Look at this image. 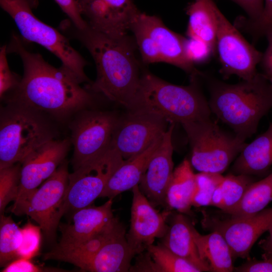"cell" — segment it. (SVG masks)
<instances>
[{
  "label": "cell",
  "mask_w": 272,
  "mask_h": 272,
  "mask_svg": "<svg viewBox=\"0 0 272 272\" xmlns=\"http://www.w3.org/2000/svg\"><path fill=\"white\" fill-rule=\"evenodd\" d=\"M20 35L13 33L7 53L20 57L24 73L18 86L8 94L15 102L58 118L66 117L90 106L97 95L63 65L57 68L39 53L28 50Z\"/></svg>",
  "instance_id": "6da1fadb"
},
{
  "label": "cell",
  "mask_w": 272,
  "mask_h": 272,
  "mask_svg": "<svg viewBox=\"0 0 272 272\" xmlns=\"http://www.w3.org/2000/svg\"><path fill=\"white\" fill-rule=\"evenodd\" d=\"M59 31L69 39L86 47L95 62L97 77L86 87L94 93L124 107L131 106L138 92L144 72L135 54L133 37H113L87 25L80 28L70 19L62 21Z\"/></svg>",
  "instance_id": "7a4b0ae2"
},
{
  "label": "cell",
  "mask_w": 272,
  "mask_h": 272,
  "mask_svg": "<svg viewBox=\"0 0 272 272\" xmlns=\"http://www.w3.org/2000/svg\"><path fill=\"white\" fill-rule=\"evenodd\" d=\"M211 112L245 139L257 130L259 121L272 107V87L264 75L229 84L218 80L210 83Z\"/></svg>",
  "instance_id": "3957f363"
},
{
  "label": "cell",
  "mask_w": 272,
  "mask_h": 272,
  "mask_svg": "<svg viewBox=\"0 0 272 272\" xmlns=\"http://www.w3.org/2000/svg\"><path fill=\"white\" fill-rule=\"evenodd\" d=\"M197 78H191L188 86H179L144 71L138 92L127 111L157 114L171 124L210 118L209 102L198 88Z\"/></svg>",
  "instance_id": "277c9868"
},
{
  "label": "cell",
  "mask_w": 272,
  "mask_h": 272,
  "mask_svg": "<svg viewBox=\"0 0 272 272\" xmlns=\"http://www.w3.org/2000/svg\"><path fill=\"white\" fill-rule=\"evenodd\" d=\"M54 138L40 112L8 102L1 113L0 169L22 163L34 150Z\"/></svg>",
  "instance_id": "5b68a950"
},
{
  "label": "cell",
  "mask_w": 272,
  "mask_h": 272,
  "mask_svg": "<svg viewBox=\"0 0 272 272\" xmlns=\"http://www.w3.org/2000/svg\"><path fill=\"white\" fill-rule=\"evenodd\" d=\"M0 6L13 19L24 41L37 43L50 51L81 83L92 82L85 73L87 61L72 47L69 39L34 14L36 0H0Z\"/></svg>",
  "instance_id": "8992f818"
},
{
  "label": "cell",
  "mask_w": 272,
  "mask_h": 272,
  "mask_svg": "<svg viewBox=\"0 0 272 272\" xmlns=\"http://www.w3.org/2000/svg\"><path fill=\"white\" fill-rule=\"evenodd\" d=\"M129 31L133 34L143 63L166 62L182 69L190 77L199 75L187 56V38L169 29L158 17L140 12Z\"/></svg>",
  "instance_id": "52a82bcc"
},
{
  "label": "cell",
  "mask_w": 272,
  "mask_h": 272,
  "mask_svg": "<svg viewBox=\"0 0 272 272\" xmlns=\"http://www.w3.org/2000/svg\"><path fill=\"white\" fill-rule=\"evenodd\" d=\"M181 125L191 149V165L199 172L222 174L247 144L246 139L225 132L210 118Z\"/></svg>",
  "instance_id": "ba28073f"
},
{
  "label": "cell",
  "mask_w": 272,
  "mask_h": 272,
  "mask_svg": "<svg viewBox=\"0 0 272 272\" xmlns=\"http://www.w3.org/2000/svg\"><path fill=\"white\" fill-rule=\"evenodd\" d=\"M124 160L112 146L94 158L82 164L69 174L64 198V214L92 205Z\"/></svg>",
  "instance_id": "9c48e42d"
},
{
  "label": "cell",
  "mask_w": 272,
  "mask_h": 272,
  "mask_svg": "<svg viewBox=\"0 0 272 272\" xmlns=\"http://www.w3.org/2000/svg\"><path fill=\"white\" fill-rule=\"evenodd\" d=\"M68 163L65 160L55 172L13 213L27 215L36 222L49 240L54 239L64 214L63 205L69 183Z\"/></svg>",
  "instance_id": "30bf717a"
},
{
  "label": "cell",
  "mask_w": 272,
  "mask_h": 272,
  "mask_svg": "<svg viewBox=\"0 0 272 272\" xmlns=\"http://www.w3.org/2000/svg\"><path fill=\"white\" fill-rule=\"evenodd\" d=\"M119 117L114 113L84 109L70 125L73 169L101 154L111 145Z\"/></svg>",
  "instance_id": "8fae6325"
},
{
  "label": "cell",
  "mask_w": 272,
  "mask_h": 272,
  "mask_svg": "<svg viewBox=\"0 0 272 272\" xmlns=\"http://www.w3.org/2000/svg\"><path fill=\"white\" fill-rule=\"evenodd\" d=\"M217 26L216 46L225 77L235 75L249 80L256 74V67L263 53L249 43L220 10L215 12Z\"/></svg>",
  "instance_id": "7c38bea8"
},
{
  "label": "cell",
  "mask_w": 272,
  "mask_h": 272,
  "mask_svg": "<svg viewBox=\"0 0 272 272\" xmlns=\"http://www.w3.org/2000/svg\"><path fill=\"white\" fill-rule=\"evenodd\" d=\"M202 226L219 232L230 249L233 258L249 257L258 238L272 225V208L255 214L220 219L203 213Z\"/></svg>",
  "instance_id": "4fadbf2b"
},
{
  "label": "cell",
  "mask_w": 272,
  "mask_h": 272,
  "mask_svg": "<svg viewBox=\"0 0 272 272\" xmlns=\"http://www.w3.org/2000/svg\"><path fill=\"white\" fill-rule=\"evenodd\" d=\"M168 122L153 113L127 111L119 118L112 146L124 160L146 150L167 129Z\"/></svg>",
  "instance_id": "5bb4252c"
},
{
  "label": "cell",
  "mask_w": 272,
  "mask_h": 272,
  "mask_svg": "<svg viewBox=\"0 0 272 272\" xmlns=\"http://www.w3.org/2000/svg\"><path fill=\"white\" fill-rule=\"evenodd\" d=\"M71 142L67 139L46 142L31 152L21 164L19 192L12 212L23 204L65 160Z\"/></svg>",
  "instance_id": "9a60e30c"
},
{
  "label": "cell",
  "mask_w": 272,
  "mask_h": 272,
  "mask_svg": "<svg viewBox=\"0 0 272 272\" xmlns=\"http://www.w3.org/2000/svg\"><path fill=\"white\" fill-rule=\"evenodd\" d=\"M81 15L92 29L113 37L128 34L140 11L132 0H77Z\"/></svg>",
  "instance_id": "2e32d148"
},
{
  "label": "cell",
  "mask_w": 272,
  "mask_h": 272,
  "mask_svg": "<svg viewBox=\"0 0 272 272\" xmlns=\"http://www.w3.org/2000/svg\"><path fill=\"white\" fill-rule=\"evenodd\" d=\"M130 229L126 235L127 241L137 254L152 244L156 238H163L168 226L169 211L162 213L156 210L140 190L139 184L132 188Z\"/></svg>",
  "instance_id": "e0dca14e"
},
{
  "label": "cell",
  "mask_w": 272,
  "mask_h": 272,
  "mask_svg": "<svg viewBox=\"0 0 272 272\" xmlns=\"http://www.w3.org/2000/svg\"><path fill=\"white\" fill-rule=\"evenodd\" d=\"M174 126V124L171 123L164 133L139 184L146 197L158 205L166 203V192L174 171L172 141Z\"/></svg>",
  "instance_id": "ac0fdd59"
},
{
  "label": "cell",
  "mask_w": 272,
  "mask_h": 272,
  "mask_svg": "<svg viewBox=\"0 0 272 272\" xmlns=\"http://www.w3.org/2000/svg\"><path fill=\"white\" fill-rule=\"evenodd\" d=\"M112 199L100 206L92 205L73 212L71 222L59 226L61 234L59 243H71L86 240L100 232L115 218Z\"/></svg>",
  "instance_id": "d6986e66"
},
{
  "label": "cell",
  "mask_w": 272,
  "mask_h": 272,
  "mask_svg": "<svg viewBox=\"0 0 272 272\" xmlns=\"http://www.w3.org/2000/svg\"><path fill=\"white\" fill-rule=\"evenodd\" d=\"M124 228V226L115 218L102 231L86 240L71 243L59 242L50 251L44 254L43 259L69 262L83 271L103 245Z\"/></svg>",
  "instance_id": "ffe728a7"
},
{
  "label": "cell",
  "mask_w": 272,
  "mask_h": 272,
  "mask_svg": "<svg viewBox=\"0 0 272 272\" xmlns=\"http://www.w3.org/2000/svg\"><path fill=\"white\" fill-rule=\"evenodd\" d=\"M128 243L124 228L110 238L93 257L83 271L125 272L137 254Z\"/></svg>",
  "instance_id": "44dd1931"
},
{
  "label": "cell",
  "mask_w": 272,
  "mask_h": 272,
  "mask_svg": "<svg viewBox=\"0 0 272 272\" xmlns=\"http://www.w3.org/2000/svg\"><path fill=\"white\" fill-rule=\"evenodd\" d=\"M193 225L180 213L173 217L166 233L163 237L165 246L190 262L201 271H211L209 263L200 256L192 234Z\"/></svg>",
  "instance_id": "7402d4cb"
},
{
  "label": "cell",
  "mask_w": 272,
  "mask_h": 272,
  "mask_svg": "<svg viewBox=\"0 0 272 272\" xmlns=\"http://www.w3.org/2000/svg\"><path fill=\"white\" fill-rule=\"evenodd\" d=\"M162 136L143 152L124 160L109 179L100 197L113 198L138 185Z\"/></svg>",
  "instance_id": "603a6c76"
},
{
  "label": "cell",
  "mask_w": 272,
  "mask_h": 272,
  "mask_svg": "<svg viewBox=\"0 0 272 272\" xmlns=\"http://www.w3.org/2000/svg\"><path fill=\"white\" fill-rule=\"evenodd\" d=\"M272 166V123L267 130L250 144H246L236 159L232 169L234 174L257 175Z\"/></svg>",
  "instance_id": "cb8c5ba5"
},
{
  "label": "cell",
  "mask_w": 272,
  "mask_h": 272,
  "mask_svg": "<svg viewBox=\"0 0 272 272\" xmlns=\"http://www.w3.org/2000/svg\"><path fill=\"white\" fill-rule=\"evenodd\" d=\"M193 239L201 257L209 264L211 271H234L233 257L223 236L216 231L207 235L200 234L193 227Z\"/></svg>",
  "instance_id": "d4e9b609"
},
{
  "label": "cell",
  "mask_w": 272,
  "mask_h": 272,
  "mask_svg": "<svg viewBox=\"0 0 272 272\" xmlns=\"http://www.w3.org/2000/svg\"><path fill=\"white\" fill-rule=\"evenodd\" d=\"M195 184V174L185 159L174 170L166 192L168 207L183 214L188 213L192 206Z\"/></svg>",
  "instance_id": "484cf974"
},
{
  "label": "cell",
  "mask_w": 272,
  "mask_h": 272,
  "mask_svg": "<svg viewBox=\"0 0 272 272\" xmlns=\"http://www.w3.org/2000/svg\"><path fill=\"white\" fill-rule=\"evenodd\" d=\"M272 201V172L262 179L253 182L239 202L224 213L233 217L251 215L265 209Z\"/></svg>",
  "instance_id": "4316f807"
},
{
  "label": "cell",
  "mask_w": 272,
  "mask_h": 272,
  "mask_svg": "<svg viewBox=\"0 0 272 272\" xmlns=\"http://www.w3.org/2000/svg\"><path fill=\"white\" fill-rule=\"evenodd\" d=\"M252 176L229 174L224 177L213 195L211 206L225 213L240 200L248 187L253 182Z\"/></svg>",
  "instance_id": "83f0119b"
},
{
  "label": "cell",
  "mask_w": 272,
  "mask_h": 272,
  "mask_svg": "<svg viewBox=\"0 0 272 272\" xmlns=\"http://www.w3.org/2000/svg\"><path fill=\"white\" fill-rule=\"evenodd\" d=\"M146 249L152 258L153 271L201 272L193 264L174 253L162 244L149 245Z\"/></svg>",
  "instance_id": "f1b7e54d"
},
{
  "label": "cell",
  "mask_w": 272,
  "mask_h": 272,
  "mask_svg": "<svg viewBox=\"0 0 272 272\" xmlns=\"http://www.w3.org/2000/svg\"><path fill=\"white\" fill-rule=\"evenodd\" d=\"M22 240L21 229L11 216L1 214L0 265L5 267L18 258V250Z\"/></svg>",
  "instance_id": "f546056e"
},
{
  "label": "cell",
  "mask_w": 272,
  "mask_h": 272,
  "mask_svg": "<svg viewBox=\"0 0 272 272\" xmlns=\"http://www.w3.org/2000/svg\"><path fill=\"white\" fill-rule=\"evenodd\" d=\"M21 164L18 163L0 169V213L8 204L17 199L20 189Z\"/></svg>",
  "instance_id": "4dcf8cb0"
},
{
  "label": "cell",
  "mask_w": 272,
  "mask_h": 272,
  "mask_svg": "<svg viewBox=\"0 0 272 272\" xmlns=\"http://www.w3.org/2000/svg\"><path fill=\"white\" fill-rule=\"evenodd\" d=\"M224 177L221 174L209 172L195 174L196 184L192 206L195 207L211 206L214 192Z\"/></svg>",
  "instance_id": "1f68e13d"
},
{
  "label": "cell",
  "mask_w": 272,
  "mask_h": 272,
  "mask_svg": "<svg viewBox=\"0 0 272 272\" xmlns=\"http://www.w3.org/2000/svg\"><path fill=\"white\" fill-rule=\"evenodd\" d=\"M41 230L39 226L28 222L22 228V240L18 250V257L31 259L38 253L41 243Z\"/></svg>",
  "instance_id": "d6a6232c"
},
{
  "label": "cell",
  "mask_w": 272,
  "mask_h": 272,
  "mask_svg": "<svg viewBox=\"0 0 272 272\" xmlns=\"http://www.w3.org/2000/svg\"><path fill=\"white\" fill-rule=\"evenodd\" d=\"M240 27L252 34L258 37L265 34L272 27V0H264V8L260 17L254 22H249L240 18L238 21Z\"/></svg>",
  "instance_id": "836d02e7"
},
{
  "label": "cell",
  "mask_w": 272,
  "mask_h": 272,
  "mask_svg": "<svg viewBox=\"0 0 272 272\" xmlns=\"http://www.w3.org/2000/svg\"><path fill=\"white\" fill-rule=\"evenodd\" d=\"M7 45L1 47L0 50V96L3 99L14 91L19 85L21 79L12 72L7 60Z\"/></svg>",
  "instance_id": "e575fe53"
},
{
  "label": "cell",
  "mask_w": 272,
  "mask_h": 272,
  "mask_svg": "<svg viewBox=\"0 0 272 272\" xmlns=\"http://www.w3.org/2000/svg\"><path fill=\"white\" fill-rule=\"evenodd\" d=\"M186 52L189 60L194 64L206 62L215 51L205 42L188 37L186 43Z\"/></svg>",
  "instance_id": "d590c367"
},
{
  "label": "cell",
  "mask_w": 272,
  "mask_h": 272,
  "mask_svg": "<svg viewBox=\"0 0 272 272\" xmlns=\"http://www.w3.org/2000/svg\"><path fill=\"white\" fill-rule=\"evenodd\" d=\"M54 1L76 26L83 28L87 25L81 15L77 0Z\"/></svg>",
  "instance_id": "8d00e7d4"
},
{
  "label": "cell",
  "mask_w": 272,
  "mask_h": 272,
  "mask_svg": "<svg viewBox=\"0 0 272 272\" xmlns=\"http://www.w3.org/2000/svg\"><path fill=\"white\" fill-rule=\"evenodd\" d=\"M54 269L47 268H44L37 265L35 264L31 261L30 259L18 257L8 264L3 269L2 272H39L55 270Z\"/></svg>",
  "instance_id": "74e56055"
},
{
  "label": "cell",
  "mask_w": 272,
  "mask_h": 272,
  "mask_svg": "<svg viewBox=\"0 0 272 272\" xmlns=\"http://www.w3.org/2000/svg\"><path fill=\"white\" fill-rule=\"evenodd\" d=\"M236 272H272V257L262 260L248 258L244 263L234 267Z\"/></svg>",
  "instance_id": "f35d334b"
},
{
  "label": "cell",
  "mask_w": 272,
  "mask_h": 272,
  "mask_svg": "<svg viewBox=\"0 0 272 272\" xmlns=\"http://www.w3.org/2000/svg\"><path fill=\"white\" fill-rule=\"evenodd\" d=\"M240 6L249 17L246 20L249 22H254L261 16L263 8V0H232Z\"/></svg>",
  "instance_id": "ab89813d"
},
{
  "label": "cell",
  "mask_w": 272,
  "mask_h": 272,
  "mask_svg": "<svg viewBox=\"0 0 272 272\" xmlns=\"http://www.w3.org/2000/svg\"><path fill=\"white\" fill-rule=\"evenodd\" d=\"M267 37L268 45L260 63L265 72L264 75L268 76L272 75V27L269 29L265 34Z\"/></svg>",
  "instance_id": "60d3db41"
},
{
  "label": "cell",
  "mask_w": 272,
  "mask_h": 272,
  "mask_svg": "<svg viewBox=\"0 0 272 272\" xmlns=\"http://www.w3.org/2000/svg\"><path fill=\"white\" fill-rule=\"evenodd\" d=\"M268 235L266 238L260 241L259 246L263 251L262 258L272 257V225L267 231Z\"/></svg>",
  "instance_id": "b9f144b4"
},
{
  "label": "cell",
  "mask_w": 272,
  "mask_h": 272,
  "mask_svg": "<svg viewBox=\"0 0 272 272\" xmlns=\"http://www.w3.org/2000/svg\"><path fill=\"white\" fill-rule=\"evenodd\" d=\"M267 77V78L268 79V80H269V83L271 85V86L272 87V75H270L268 76H266Z\"/></svg>",
  "instance_id": "7bdbcfd3"
}]
</instances>
